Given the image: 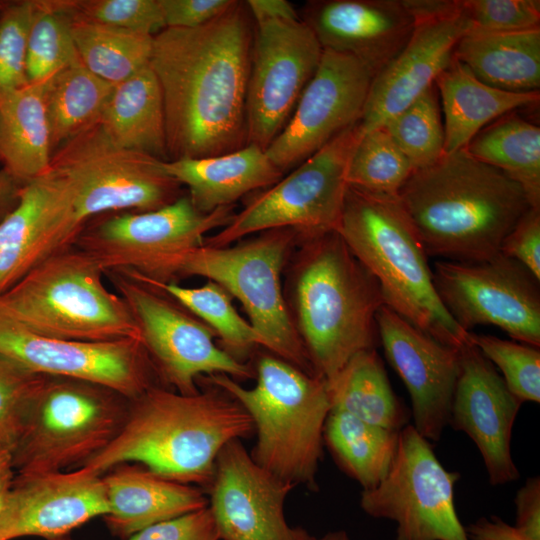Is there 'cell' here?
I'll return each mask as SVG.
<instances>
[{
    "mask_svg": "<svg viewBox=\"0 0 540 540\" xmlns=\"http://www.w3.org/2000/svg\"><path fill=\"white\" fill-rule=\"evenodd\" d=\"M254 22L245 2L195 28L153 36L149 65L161 88L168 160L247 144L246 95Z\"/></svg>",
    "mask_w": 540,
    "mask_h": 540,
    "instance_id": "cell-1",
    "label": "cell"
},
{
    "mask_svg": "<svg viewBox=\"0 0 540 540\" xmlns=\"http://www.w3.org/2000/svg\"><path fill=\"white\" fill-rule=\"evenodd\" d=\"M207 387L191 395L159 384L150 387L130 400L117 436L82 467L103 475L136 463L167 479L208 488L222 448L249 437L254 425L234 398Z\"/></svg>",
    "mask_w": 540,
    "mask_h": 540,
    "instance_id": "cell-2",
    "label": "cell"
},
{
    "mask_svg": "<svg viewBox=\"0 0 540 540\" xmlns=\"http://www.w3.org/2000/svg\"><path fill=\"white\" fill-rule=\"evenodd\" d=\"M398 202L427 256L480 262L531 208L523 189L498 169L461 149L416 170Z\"/></svg>",
    "mask_w": 540,
    "mask_h": 540,
    "instance_id": "cell-3",
    "label": "cell"
},
{
    "mask_svg": "<svg viewBox=\"0 0 540 540\" xmlns=\"http://www.w3.org/2000/svg\"><path fill=\"white\" fill-rule=\"evenodd\" d=\"M289 260L287 306L317 376L331 380L357 353L376 349L378 282L341 236L301 240Z\"/></svg>",
    "mask_w": 540,
    "mask_h": 540,
    "instance_id": "cell-4",
    "label": "cell"
},
{
    "mask_svg": "<svg viewBox=\"0 0 540 540\" xmlns=\"http://www.w3.org/2000/svg\"><path fill=\"white\" fill-rule=\"evenodd\" d=\"M300 241L293 229H271L235 245L203 242L163 255L142 272L132 273L161 282L199 276L217 283L241 303L261 339V347L316 375L293 324L281 283L283 269Z\"/></svg>",
    "mask_w": 540,
    "mask_h": 540,
    "instance_id": "cell-5",
    "label": "cell"
},
{
    "mask_svg": "<svg viewBox=\"0 0 540 540\" xmlns=\"http://www.w3.org/2000/svg\"><path fill=\"white\" fill-rule=\"evenodd\" d=\"M379 284L384 305L440 343L469 341L440 301L427 254L398 199L348 187L336 231Z\"/></svg>",
    "mask_w": 540,
    "mask_h": 540,
    "instance_id": "cell-6",
    "label": "cell"
},
{
    "mask_svg": "<svg viewBox=\"0 0 540 540\" xmlns=\"http://www.w3.org/2000/svg\"><path fill=\"white\" fill-rule=\"evenodd\" d=\"M255 375L252 388L225 374L203 376L198 383L225 391L249 414L257 435L250 455L257 464L294 487L317 489L331 409L326 381L271 353L259 357Z\"/></svg>",
    "mask_w": 540,
    "mask_h": 540,
    "instance_id": "cell-7",
    "label": "cell"
},
{
    "mask_svg": "<svg viewBox=\"0 0 540 540\" xmlns=\"http://www.w3.org/2000/svg\"><path fill=\"white\" fill-rule=\"evenodd\" d=\"M103 274L76 246L61 249L0 295V318L57 339L140 340L128 305L107 289Z\"/></svg>",
    "mask_w": 540,
    "mask_h": 540,
    "instance_id": "cell-8",
    "label": "cell"
},
{
    "mask_svg": "<svg viewBox=\"0 0 540 540\" xmlns=\"http://www.w3.org/2000/svg\"><path fill=\"white\" fill-rule=\"evenodd\" d=\"M130 400L105 386L46 376L11 452L16 473L84 466L121 430Z\"/></svg>",
    "mask_w": 540,
    "mask_h": 540,
    "instance_id": "cell-9",
    "label": "cell"
},
{
    "mask_svg": "<svg viewBox=\"0 0 540 540\" xmlns=\"http://www.w3.org/2000/svg\"><path fill=\"white\" fill-rule=\"evenodd\" d=\"M358 122L292 169L260 190L230 222L204 243L231 245L262 231L290 228L301 240L337 231L348 189L346 170L359 139Z\"/></svg>",
    "mask_w": 540,
    "mask_h": 540,
    "instance_id": "cell-10",
    "label": "cell"
},
{
    "mask_svg": "<svg viewBox=\"0 0 540 540\" xmlns=\"http://www.w3.org/2000/svg\"><path fill=\"white\" fill-rule=\"evenodd\" d=\"M162 161L119 145L98 121L53 152L50 171L70 186L85 224L105 212L150 211L180 197V184L164 171Z\"/></svg>",
    "mask_w": 540,
    "mask_h": 540,
    "instance_id": "cell-11",
    "label": "cell"
},
{
    "mask_svg": "<svg viewBox=\"0 0 540 540\" xmlns=\"http://www.w3.org/2000/svg\"><path fill=\"white\" fill-rule=\"evenodd\" d=\"M106 274L131 311L158 380L170 389L191 395L203 376H254L248 363L226 353L213 331L166 293L125 271Z\"/></svg>",
    "mask_w": 540,
    "mask_h": 540,
    "instance_id": "cell-12",
    "label": "cell"
},
{
    "mask_svg": "<svg viewBox=\"0 0 540 540\" xmlns=\"http://www.w3.org/2000/svg\"><path fill=\"white\" fill-rule=\"evenodd\" d=\"M459 478L408 424L399 431L389 471L377 486L362 490L360 507L373 518L395 522L396 540H469L454 501Z\"/></svg>",
    "mask_w": 540,
    "mask_h": 540,
    "instance_id": "cell-13",
    "label": "cell"
},
{
    "mask_svg": "<svg viewBox=\"0 0 540 540\" xmlns=\"http://www.w3.org/2000/svg\"><path fill=\"white\" fill-rule=\"evenodd\" d=\"M432 275L440 301L464 331L493 325L539 348L540 280L519 262L501 253L480 262L438 261Z\"/></svg>",
    "mask_w": 540,
    "mask_h": 540,
    "instance_id": "cell-14",
    "label": "cell"
},
{
    "mask_svg": "<svg viewBox=\"0 0 540 540\" xmlns=\"http://www.w3.org/2000/svg\"><path fill=\"white\" fill-rule=\"evenodd\" d=\"M323 48L300 18L255 25L246 95L247 144L266 150L289 121Z\"/></svg>",
    "mask_w": 540,
    "mask_h": 540,
    "instance_id": "cell-15",
    "label": "cell"
},
{
    "mask_svg": "<svg viewBox=\"0 0 540 540\" xmlns=\"http://www.w3.org/2000/svg\"><path fill=\"white\" fill-rule=\"evenodd\" d=\"M234 205L198 211L188 195L150 211L126 212L82 229L74 246L104 271L142 272L155 259L200 245L207 233L223 228Z\"/></svg>",
    "mask_w": 540,
    "mask_h": 540,
    "instance_id": "cell-16",
    "label": "cell"
},
{
    "mask_svg": "<svg viewBox=\"0 0 540 540\" xmlns=\"http://www.w3.org/2000/svg\"><path fill=\"white\" fill-rule=\"evenodd\" d=\"M0 357L34 374L96 383L133 400L158 377L137 339L87 342L26 331L0 318Z\"/></svg>",
    "mask_w": 540,
    "mask_h": 540,
    "instance_id": "cell-17",
    "label": "cell"
},
{
    "mask_svg": "<svg viewBox=\"0 0 540 540\" xmlns=\"http://www.w3.org/2000/svg\"><path fill=\"white\" fill-rule=\"evenodd\" d=\"M407 2L415 19L412 34L394 60L373 78L358 121L360 136L382 127L435 84L468 32L459 0Z\"/></svg>",
    "mask_w": 540,
    "mask_h": 540,
    "instance_id": "cell-18",
    "label": "cell"
},
{
    "mask_svg": "<svg viewBox=\"0 0 540 540\" xmlns=\"http://www.w3.org/2000/svg\"><path fill=\"white\" fill-rule=\"evenodd\" d=\"M373 76L356 58L323 50L320 64L283 130L266 149L283 172L308 159L363 112Z\"/></svg>",
    "mask_w": 540,
    "mask_h": 540,
    "instance_id": "cell-19",
    "label": "cell"
},
{
    "mask_svg": "<svg viewBox=\"0 0 540 540\" xmlns=\"http://www.w3.org/2000/svg\"><path fill=\"white\" fill-rule=\"evenodd\" d=\"M293 488L257 464L241 440L226 444L207 488L220 540H295L284 514Z\"/></svg>",
    "mask_w": 540,
    "mask_h": 540,
    "instance_id": "cell-20",
    "label": "cell"
},
{
    "mask_svg": "<svg viewBox=\"0 0 540 540\" xmlns=\"http://www.w3.org/2000/svg\"><path fill=\"white\" fill-rule=\"evenodd\" d=\"M107 511L103 477L86 467L16 473L0 514V540L62 537Z\"/></svg>",
    "mask_w": 540,
    "mask_h": 540,
    "instance_id": "cell-21",
    "label": "cell"
},
{
    "mask_svg": "<svg viewBox=\"0 0 540 540\" xmlns=\"http://www.w3.org/2000/svg\"><path fill=\"white\" fill-rule=\"evenodd\" d=\"M376 326L386 358L409 392L412 426L427 441H439L449 424L459 349L423 333L386 305L376 314Z\"/></svg>",
    "mask_w": 540,
    "mask_h": 540,
    "instance_id": "cell-22",
    "label": "cell"
},
{
    "mask_svg": "<svg viewBox=\"0 0 540 540\" xmlns=\"http://www.w3.org/2000/svg\"><path fill=\"white\" fill-rule=\"evenodd\" d=\"M84 226L61 177L49 170L22 184L16 206L0 221V295L44 259L74 245Z\"/></svg>",
    "mask_w": 540,
    "mask_h": 540,
    "instance_id": "cell-23",
    "label": "cell"
},
{
    "mask_svg": "<svg viewBox=\"0 0 540 540\" xmlns=\"http://www.w3.org/2000/svg\"><path fill=\"white\" fill-rule=\"evenodd\" d=\"M521 405L496 368L471 342L459 348L449 424L474 442L491 485L507 484L520 476L512 458L511 438Z\"/></svg>",
    "mask_w": 540,
    "mask_h": 540,
    "instance_id": "cell-24",
    "label": "cell"
},
{
    "mask_svg": "<svg viewBox=\"0 0 540 540\" xmlns=\"http://www.w3.org/2000/svg\"><path fill=\"white\" fill-rule=\"evenodd\" d=\"M323 50L348 54L381 73L407 44L415 24L407 0H321L302 19Z\"/></svg>",
    "mask_w": 540,
    "mask_h": 540,
    "instance_id": "cell-25",
    "label": "cell"
},
{
    "mask_svg": "<svg viewBox=\"0 0 540 540\" xmlns=\"http://www.w3.org/2000/svg\"><path fill=\"white\" fill-rule=\"evenodd\" d=\"M102 477L108 503L102 518L109 532L120 539L208 506L199 487L167 479L140 464L117 465Z\"/></svg>",
    "mask_w": 540,
    "mask_h": 540,
    "instance_id": "cell-26",
    "label": "cell"
},
{
    "mask_svg": "<svg viewBox=\"0 0 540 540\" xmlns=\"http://www.w3.org/2000/svg\"><path fill=\"white\" fill-rule=\"evenodd\" d=\"M164 171L188 188L195 208L210 213L231 206L241 197L265 189L284 173L256 144L210 157L163 160Z\"/></svg>",
    "mask_w": 540,
    "mask_h": 540,
    "instance_id": "cell-27",
    "label": "cell"
},
{
    "mask_svg": "<svg viewBox=\"0 0 540 540\" xmlns=\"http://www.w3.org/2000/svg\"><path fill=\"white\" fill-rule=\"evenodd\" d=\"M443 116L445 153L467 147L486 126L519 108L538 104L539 91L509 92L489 86L453 56L435 80Z\"/></svg>",
    "mask_w": 540,
    "mask_h": 540,
    "instance_id": "cell-28",
    "label": "cell"
},
{
    "mask_svg": "<svg viewBox=\"0 0 540 540\" xmlns=\"http://www.w3.org/2000/svg\"><path fill=\"white\" fill-rule=\"evenodd\" d=\"M454 58L483 83L509 92L540 87V28L502 33L467 32Z\"/></svg>",
    "mask_w": 540,
    "mask_h": 540,
    "instance_id": "cell-29",
    "label": "cell"
},
{
    "mask_svg": "<svg viewBox=\"0 0 540 540\" xmlns=\"http://www.w3.org/2000/svg\"><path fill=\"white\" fill-rule=\"evenodd\" d=\"M53 154L46 113L44 82L0 98V161L20 184L50 170Z\"/></svg>",
    "mask_w": 540,
    "mask_h": 540,
    "instance_id": "cell-30",
    "label": "cell"
},
{
    "mask_svg": "<svg viewBox=\"0 0 540 540\" xmlns=\"http://www.w3.org/2000/svg\"><path fill=\"white\" fill-rule=\"evenodd\" d=\"M99 123L119 145L168 160L163 98L150 65L114 85Z\"/></svg>",
    "mask_w": 540,
    "mask_h": 540,
    "instance_id": "cell-31",
    "label": "cell"
},
{
    "mask_svg": "<svg viewBox=\"0 0 540 540\" xmlns=\"http://www.w3.org/2000/svg\"><path fill=\"white\" fill-rule=\"evenodd\" d=\"M326 384L330 411L396 431L409 424L410 413L394 393L376 349L354 355Z\"/></svg>",
    "mask_w": 540,
    "mask_h": 540,
    "instance_id": "cell-32",
    "label": "cell"
},
{
    "mask_svg": "<svg viewBox=\"0 0 540 540\" xmlns=\"http://www.w3.org/2000/svg\"><path fill=\"white\" fill-rule=\"evenodd\" d=\"M516 182L531 207L540 209V127L508 113L482 129L465 148Z\"/></svg>",
    "mask_w": 540,
    "mask_h": 540,
    "instance_id": "cell-33",
    "label": "cell"
},
{
    "mask_svg": "<svg viewBox=\"0 0 540 540\" xmlns=\"http://www.w3.org/2000/svg\"><path fill=\"white\" fill-rule=\"evenodd\" d=\"M399 431L362 421L350 414L330 411L323 441L339 467L363 490L377 486L394 460Z\"/></svg>",
    "mask_w": 540,
    "mask_h": 540,
    "instance_id": "cell-34",
    "label": "cell"
},
{
    "mask_svg": "<svg viewBox=\"0 0 540 540\" xmlns=\"http://www.w3.org/2000/svg\"><path fill=\"white\" fill-rule=\"evenodd\" d=\"M114 85L92 73L79 57L44 82L53 152L99 121Z\"/></svg>",
    "mask_w": 540,
    "mask_h": 540,
    "instance_id": "cell-35",
    "label": "cell"
},
{
    "mask_svg": "<svg viewBox=\"0 0 540 540\" xmlns=\"http://www.w3.org/2000/svg\"><path fill=\"white\" fill-rule=\"evenodd\" d=\"M66 14L81 62L96 76L116 85L149 65L153 36Z\"/></svg>",
    "mask_w": 540,
    "mask_h": 540,
    "instance_id": "cell-36",
    "label": "cell"
},
{
    "mask_svg": "<svg viewBox=\"0 0 540 540\" xmlns=\"http://www.w3.org/2000/svg\"><path fill=\"white\" fill-rule=\"evenodd\" d=\"M132 276L166 293L208 326L218 338V345L239 362L247 363L261 339L249 321L233 305V297L217 283L207 280L200 287H183L176 282H161Z\"/></svg>",
    "mask_w": 540,
    "mask_h": 540,
    "instance_id": "cell-37",
    "label": "cell"
},
{
    "mask_svg": "<svg viewBox=\"0 0 540 540\" xmlns=\"http://www.w3.org/2000/svg\"><path fill=\"white\" fill-rule=\"evenodd\" d=\"M414 169L382 126L359 136L349 157L348 187L371 195L397 199Z\"/></svg>",
    "mask_w": 540,
    "mask_h": 540,
    "instance_id": "cell-38",
    "label": "cell"
},
{
    "mask_svg": "<svg viewBox=\"0 0 540 540\" xmlns=\"http://www.w3.org/2000/svg\"><path fill=\"white\" fill-rule=\"evenodd\" d=\"M383 127L414 171L433 165L445 154L444 123L435 84Z\"/></svg>",
    "mask_w": 540,
    "mask_h": 540,
    "instance_id": "cell-39",
    "label": "cell"
},
{
    "mask_svg": "<svg viewBox=\"0 0 540 540\" xmlns=\"http://www.w3.org/2000/svg\"><path fill=\"white\" fill-rule=\"evenodd\" d=\"M77 58L69 21L58 1H35L27 41L29 83L47 81Z\"/></svg>",
    "mask_w": 540,
    "mask_h": 540,
    "instance_id": "cell-40",
    "label": "cell"
},
{
    "mask_svg": "<svg viewBox=\"0 0 540 540\" xmlns=\"http://www.w3.org/2000/svg\"><path fill=\"white\" fill-rule=\"evenodd\" d=\"M469 341L500 370L510 392L523 402L540 401L538 347L469 332Z\"/></svg>",
    "mask_w": 540,
    "mask_h": 540,
    "instance_id": "cell-41",
    "label": "cell"
},
{
    "mask_svg": "<svg viewBox=\"0 0 540 540\" xmlns=\"http://www.w3.org/2000/svg\"><path fill=\"white\" fill-rule=\"evenodd\" d=\"M35 1L6 6L0 15V98L29 84L27 41Z\"/></svg>",
    "mask_w": 540,
    "mask_h": 540,
    "instance_id": "cell-42",
    "label": "cell"
},
{
    "mask_svg": "<svg viewBox=\"0 0 540 540\" xmlns=\"http://www.w3.org/2000/svg\"><path fill=\"white\" fill-rule=\"evenodd\" d=\"M62 7L83 18L154 36L166 28L158 0L60 1Z\"/></svg>",
    "mask_w": 540,
    "mask_h": 540,
    "instance_id": "cell-43",
    "label": "cell"
},
{
    "mask_svg": "<svg viewBox=\"0 0 540 540\" xmlns=\"http://www.w3.org/2000/svg\"><path fill=\"white\" fill-rule=\"evenodd\" d=\"M45 377L0 357V445L10 452L15 447L24 417Z\"/></svg>",
    "mask_w": 540,
    "mask_h": 540,
    "instance_id": "cell-44",
    "label": "cell"
},
{
    "mask_svg": "<svg viewBox=\"0 0 540 540\" xmlns=\"http://www.w3.org/2000/svg\"><path fill=\"white\" fill-rule=\"evenodd\" d=\"M468 32L502 33L540 28L539 0H459Z\"/></svg>",
    "mask_w": 540,
    "mask_h": 540,
    "instance_id": "cell-45",
    "label": "cell"
},
{
    "mask_svg": "<svg viewBox=\"0 0 540 540\" xmlns=\"http://www.w3.org/2000/svg\"><path fill=\"white\" fill-rule=\"evenodd\" d=\"M126 540H220V536L207 506L153 524Z\"/></svg>",
    "mask_w": 540,
    "mask_h": 540,
    "instance_id": "cell-46",
    "label": "cell"
},
{
    "mask_svg": "<svg viewBox=\"0 0 540 540\" xmlns=\"http://www.w3.org/2000/svg\"><path fill=\"white\" fill-rule=\"evenodd\" d=\"M500 253L540 280V209L529 208L504 238Z\"/></svg>",
    "mask_w": 540,
    "mask_h": 540,
    "instance_id": "cell-47",
    "label": "cell"
},
{
    "mask_svg": "<svg viewBox=\"0 0 540 540\" xmlns=\"http://www.w3.org/2000/svg\"><path fill=\"white\" fill-rule=\"evenodd\" d=\"M166 28H195L226 12L236 0H158Z\"/></svg>",
    "mask_w": 540,
    "mask_h": 540,
    "instance_id": "cell-48",
    "label": "cell"
},
{
    "mask_svg": "<svg viewBox=\"0 0 540 540\" xmlns=\"http://www.w3.org/2000/svg\"><path fill=\"white\" fill-rule=\"evenodd\" d=\"M515 526L540 540V478L530 477L515 496Z\"/></svg>",
    "mask_w": 540,
    "mask_h": 540,
    "instance_id": "cell-49",
    "label": "cell"
},
{
    "mask_svg": "<svg viewBox=\"0 0 540 540\" xmlns=\"http://www.w3.org/2000/svg\"><path fill=\"white\" fill-rule=\"evenodd\" d=\"M465 530L469 540H538L497 516L481 517Z\"/></svg>",
    "mask_w": 540,
    "mask_h": 540,
    "instance_id": "cell-50",
    "label": "cell"
},
{
    "mask_svg": "<svg viewBox=\"0 0 540 540\" xmlns=\"http://www.w3.org/2000/svg\"><path fill=\"white\" fill-rule=\"evenodd\" d=\"M245 4L255 25L300 19L292 3L286 0H248Z\"/></svg>",
    "mask_w": 540,
    "mask_h": 540,
    "instance_id": "cell-51",
    "label": "cell"
},
{
    "mask_svg": "<svg viewBox=\"0 0 540 540\" xmlns=\"http://www.w3.org/2000/svg\"><path fill=\"white\" fill-rule=\"evenodd\" d=\"M22 184L0 169V221L16 206Z\"/></svg>",
    "mask_w": 540,
    "mask_h": 540,
    "instance_id": "cell-52",
    "label": "cell"
},
{
    "mask_svg": "<svg viewBox=\"0 0 540 540\" xmlns=\"http://www.w3.org/2000/svg\"><path fill=\"white\" fill-rule=\"evenodd\" d=\"M15 475L11 452L0 445V514L5 506Z\"/></svg>",
    "mask_w": 540,
    "mask_h": 540,
    "instance_id": "cell-53",
    "label": "cell"
},
{
    "mask_svg": "<svg viewBox=\"0 0 540 540\" xmlns=\"http://www.w3.org/2000/svg\"><path fill=\"white\" fill-rule=\"evenodd\" d=\"M295 540H350L348 534L344 530L329 532L321 537H316L309 534L301 527L294 528Z\"/></svg>",
    "mask_w": 540,
    "mask_h": 540,
    "instance_id": "cell-54",
    "label": "cell"
},
{
    "mask_svg": "<svg viewBox=\"0 0 540 540\" xmlns=\"http://www.w3.org/2000/svg\"><path fill=\"white\" fill-rule=\"evenodd\" d=\"M50 540H73V539L69 535H65V536L50 539Z\"/></svg>",
    "mask_w": 540,
    "mask_h": 540,
    "instance_id": "cell-55",
    "label": "cell"
}]
</instances>
